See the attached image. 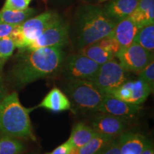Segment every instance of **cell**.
Instances as JSON below:
<instances>
[{
  "label": "cell",
  "instance_id": "obj_1",
  "mask_svg": "<svg viewBox=\"0 0 154 154\" xmlns=\"http://www.w3.org/2000/svg\"><path fill=\"white\" fill-rule=\"evenodd\" d=\"M9 73L11 82L22 88L42 79L56 76L63 61L61 47H44L34 50L19 49Z\"/></svg>",
  "mask_w": 154,
  "mask_h": 154
},
{
  "label": "cell",
  "instance_id": "obj_2",
  "mask_svg": "<svg viewBox=\"0 0 154 154\" xmlns=\"http://www.w3.org/2000/svg\"><path fill=\"white\" fill-rule=\"evenodd\" d=\"M74 23V42L79 50L109 36L116 24L103 8L91 5L77 9Z\"/></svg>",
  "mask_w": 154,
  "mask_h": 154
},
{
  "label": "cell",
  "instance_id": "obj_3",
  "mask_svg": "<svg viewBox=\"0 0 154 154\" xmlns=\"http://www.w3.org/2000/svg\"><path fill=\"white\" fill-rule=\"evenodd\" d=\"M30 109L23 106L13 92L0 101V134L36 140L29 118Z\"/></svg>",
  "mask_w": 154,
  "mask_h": 154
},
{
  "label": "cell",
  "instance_id": "obj_4",
  "mask_svg": "<svg viewBox=\"0 0 154 154\" xmlns=\"http://www.w3.org/2000/svg\"><path fill=\"white\" fill-rule=\"evenodd\" d=\"M70 101L83 111H97L105 94L88 80L69 79L64 88Z\"/></svg>",
  "mask_w": 154,
  "mask_h": 154
},
{
  "label": "cell",
  "instance_id": "obj_5",
  "mask_svg": "<svg viewBox=\"0 0 154 154\" xmlns=\"http://www.w3.org/2000/svg\"><path fill=\"white\" fill-rule=\"evenodd\" d=\"M59 18L60 16L55 11H47L15 26L10 37L16 48L26 49Z\"/></svg>",
  "mask_w": 154,
  "mask_h": 154
},
{
  "label": "cell",
  "instance_id": "obj_6",
  "mask_svg": "<svg viewBox=\"0 0 154 154\" xmlns=\"http://www.w3.org/2000/svg\"><path fill=\"white\" fill-rule=\"evenodd\" d=\"M127 81L126 71L115 59L100 65L91 82L99 87L104 94L121 86Z\"/></svg>",
  "mask_w": 154,
  "mask_h": 154
},
{
  "label": "cell",
  "instance_id": "obj_7",
  "mask_svg": "<svg viewBox=\"0 0 154 154\" xmlns=\"http://www.w3.org/2000/svg\"><path fill=\"white\" fill-rule=\"evenodd\" d=\"M115 57L118 59L119 63L126 72L138 74L153 59V53L133 42L128 47L119 50Z\"/></svg>",
  "mask_w": 154,
  "mask_h": 154
},
{
  "label": "cell",
  "instance_id": "obj_8",
  "mask_svg": "<svg viewBox=\"0 0 154 154\" xmlns=\"http://www.w3.org/2000/svg\"><path fill=\"white\" fill-rule=\"evenodd\" d=\"M100 65L86 56L77 54L69 56L63 60L61 69L68 79L91 81L97 72Z\"/></svg>",
  "mask_w": 154,
  "mask_h": 154
},
{
  "label": "cell",
  "instance_id": "obj_9",
  "mask_svg": "<svg viewBox=\"0 0 154 154\" xmlns=\"http://www.w3.org/2000/svg\"><path fill=\"white\" fill-rule=\"evenodd\" d=\"M69 41V26L59 18L44 31V32L26 49L34 50L44 47H61Z\"/></svg>",
  "mask_w": 154,
  "mask_h": 154
},
{
  "label": "cell",
  "instance_id": "obj_10",
  "mask_svg": "<svg viewBox=\"0 0 154 154\" xmlns=\"http://www.w3.org/2000/svg\"><path fill=\"white\" fill-rule=\"evenodd\" d=\"M151 92L149 86L138 78L134 81H126L119 87L107 91L105 95L113 96L132 104L140 105L146 101Z\"/></svg>",
  "mask_w": 154,
  "mask_h": 154
},
{
  "label": "cell",
  "instance_id": "obj_11",
  "mask_svg": "<svg viewBox=\"0 0 154 154\" xmlns=\"http://www.w3.org/2000/svg\"><path fill=\"white\" fill-rule=\"evenodd\" d=\"M140 110V105L132 104L113 96L105 95L97 111L124 119H129L134 118Z\"/></svg>",
  "mask_w": 154,
  "mask_h": 154
},
{
  "label": "cell",
  "instance_id": "obj_12",
  "mask_svg": "<svg viewBox=\"0 0 154 154\" xmlns=\"http://www.w3.org/2000/svg\"><path fill=\"white\" fill-rule=\"evenodd\" d=\"M126 119L101 113L94 116L91 120V128L99 134L116 137L126 128Z\"/></svg>",
  "mask_w": 154,
  "mask_h": 154
},
{
  "label": "cell",
  "instance_id": "obj_13",
  "mask_svg": "<svg viewBox=\"0 0 154 154\" xmlns=\"http://www.w3.org/2000/svg\"><path fill=\"white\" fill-rule=\"evenodd\" d=\"M138 29L137 26L128 17L117 22L109 35L118 42L122 49L128 47L134 42Z\"/></svg>",
  "mask_w": 154,
  "mask_h": 154
},
{
  "label": "cell",
  "instance_id": "obj_14",
  "mask_svg": "<svg viewBox=\"0 0 154 154\" xmlns=\"http://www.w3.org/2000/svg\"><path fill=\"white\" fill-rule=\"evenodd\" d=\"M118 140L121 154H140L150 143L143 134L134 132L122 133Z\"/></svg>",
  "mask_w": 154,
  "mask_h": 154
},
{
  "label": "cell",
  "instance_id": "obj_15",
  "mask_svg": "<svg viewBox=\"0 0 154 154\" xmlns=\"http://www.w3.org/2000/svg\"><path fill=\"white\" fill-rule=\"evenodd\" d=\"M37 107L52 112H61L72 109V103L67 96L59 88L54 87L44 98Z\"/></svg>",
  "mask_w": 154,
  "mask_h": 154
},
{
  "label": "cell",
  "instance_id": "obj_16",
  "mask_svg": "<svg viewBox=\"0 0 154 154\" xmlns=\"http://www.w3.org/2000/svg\"><path fill=\"white\" fill-rule=\"evenodd\" d=\"M138 2V0H111L103 9L109 18L117 23L129 17Z\"/></svg>",
  "mask_w": 154,
  "mask_h": 154
},
{
  "label": "cell",
  "instance_id": "obj_17",
  "mask_svg": "<svg viewBox=\"0 0 154 154\" xmlns=\"http://www.w3.org/2000/svg\"><path fill=\"white\" fill-rule=\"evenodd\" d=\"M128 17L138 29L154 24V0H138L136 9Z\"/></svg>",
  "mask_w": 154,
  "mask_h": 154
},
{
  "label": "cell",
  "instance_id": "obj_18",
  "mask_svg": "<svg viewBox=\"0 0 154 154\" xmlns=\"http://www.w3.org/2000/svg\"><path fill=\"white\" fill-rule=\"evenodd\" d=\"M36 10L34 8L25 9H3L0 11V22L12 25H19L30 19L36 14Z\"/></svg>",
  "mask_w": 154,
  "mask_h": 154
},
{
  "label": "cell",
  "instance_id": "obj_19",
  "mask_svg": "<svg viewBox=\"0 0 154 154\" xmlns=\"http://www.w3.org/2000/svg\"><path fill=\"white\" fill-rule=\"evenodd\" d=\"M98 134L91 126H88L84 123H77L73 128L70 137L68 140L73 147L81 148L91 140Z\"/></svg>",
  "mask_w": 154,
  "mask_h": 154
},
{
  "label": "cell",
  "instance_id": "obj_20",
  "mask_svg": "<svg viewBox=\"0 0 154 154\" xmlns=\"http://www.w3.org/2000/svg\"><path fill=\"white\" fill-rule=\"evenodd\" d=\"M79 53L89 58L99 65L103 64L115 58L113 54L103 49L96 43H93L82 48L79 50Z\"/></svg>",
  "mask_w": 154,
  "mask_h": 154
},
{
  "label": "cell",
  "instance_id": "obj_21",
  "mask_svg": "<svg viewBox=\"0 0 154 154\" xmlns=\"http://www.w3.org/2000/svg\"><path fill=\"white\" fill-rule=\"evenodd\" d=\"M134 42L139 44L149 52L154 50V24L146 25L138 29Z\"/></svg>",
  "mask_w": 154,
  "mask_h": 154
},
{
  "label": "cell",
  "instance_id": "obj_22",
  "mask_svg": "<svg viewBox=\"0 0 154 154\" xmlns=\"http://www.w3.org/2000/svg\"><path fill=\"white\" fill-rule=\"evenodd\" d=\"M115 138L116 137L98 134L87 143L79 148L80 154H96Z\"/></svg>",
  "mask_w": 154,
  "mask_h": 154
},
{
  "label": "cell",
  "instance_id": "obj_23",
  "mask_svg": "<svg viewBox=\"0 0 154 154\" xmlns=\"http://www.w3.org/2000/svg\"><path fill=\"white\" fill-rule=\"evenodd\" d=\"M24 146L17 138L0 134V154H21Z\"/></svg>",
  "mask_w": 154,
  "mask_h": 154
},
{
  "label": "cell",
  "instance_id": "obj_24",
  "mask_svg": "<svg viewBox=\"0 0 154 154\" xmlns=\"http://www.w3.org/2000/svg\"><path fill=\"white\" fill-rule=\"evenodd\" d=\"M16 49L10 36L0 39V71H3L6 62L13 54Z\"/></svg>",
  "mask_w": 154,
  "mask_h": 154
},
{
  "label": "cell",
  "instance_id": "obj_25",
  "mask_svg": "<svg viewBox=\"0 0 154 154\" xmlns=\"http://www.w3.org/2000/svg\"><path fill=\"white\" fill-rule=\"evenodd\" d=\"M95 43L103 48V49L106 50L109 52L113 54L114 56L116 55V54L121 49V47L119 44L118 42L111 35L106 36V37L101 38V39L99 40V41L95 42Z\"/></svg>",
  "mask_w": 154,
  "mask_h": 154
},
{
  "label": "cell",
  "instance_id": "obj_26",
  "mask_svg": "<svg viewBox=\"0 0 154 154\" xmlns=\"http://www.w3.org/2000/svg\"><path fill=\"white\" fill-rule=\"evenodd\" d=\"M139 78L143 80L149 87L151 88L152 92L154 88V60H152L146 65L145 68L140 72L139 74Z\"/></svg>",
  "mask_w": 154,
  "mask_h": 154
},
{
  "label": "cell",
  "instance_id": "obj_27",
  "mask_svg": "<svg viewBox=\"0 0 154 154\" xmlns=\"http://www.w3.org/2000/svg\"><path fill=\"white\" fill-rule=\"evenodd\" d=\"M32 0H6L3 9H25L28 8Z\"/></svg>",
  "mask_w": 154,
  "mask_h": 154
},
{
  "label": "cell",
  "instance_id": "obj_28",
  "mask_svg": "<svg viewBox=\"0 0 154 154\" xmlns=\"http://www.w3.org/2000/svg\"><path fill=\"white\" fill-rule=\"evenodd\" d=\"M96 154H121L118 139L115 138Z\"/></svg>",
  "mask_w": 154,
  "mask_h": 154
},
{
  "label": "cell",
  "instance_id": "obj_29",
  "mask_svg": "<svg viewBox=\"0 0 154 154\" xmlns=\"http://www.w3.org/2000/svg\"><path fill=\"white\" fill-rule=\"evenodd\" d=\"M15 26V25L0 22V39L10 36Z\"/></svg>",
  "mask_w": 154,
  "mask_h": 154
},
{
  "label": "cell",
  "instance_id": "obj_30",
  "mask_svg": "<svg viewBox=\"0 0 154 154\" xmlns=\"http://www.w3.org/2000/svg\"><path fill=\"white\" fill-rule=\"evenodd\" d=\"M73 148V146L72 143L67 140L66 142L61 144V145L59 146L57 148H56L54 150L50 153H46V154H69L70 150Z\"/></svg>",
  "mask_w": 154,
  "mask_h": 154
},
{
  "label": "cell",
  "instance_id": "obj_31",
  "mask_svg": "<svg viewBox=\"0 0 154 154\" xmlns=\"http://www.w3.org/2000/svg\"><path fill=\"white\" fill-rule=\"evenodd\" d=\"M5 87H4L3 80H2V71H0V101L5 97Z\"/></svg>",
  "mask_w": 154,
  "mask_h": 154
},
{
  "label": "cell",
  "instance_id": "obj_32",
  "mask_svg": "<svg viewBox=\"0 0 154 154\" xmlns=\"http://www.w3.org/2000/svg\"><path fill=\"white\" fill-rule=\"evenodd\" d=\"M140 154H154V150L151 143H150L149 145L146 146Z\"/></svg>",
  "mask_w": 154,
  "mask_h": 154
},
{
  "label": "cell",
  "instance_id": "obj_33",
  "mask_svg": "<svg viewBox=\"0 0 154 154\" xmlns=\"http://www.w3.org/2000/svg\"><path fill=\"white\" fill-rule=\"evenodd\" d=\"M69 154H80L79 148L73 147L72 149L70 150V151H69Z\"/></svg>",
  "mask_w": 154,
  "mask_h": 154
},
{
  "label": "cell",
  "instance_id": "obj_34",
  "mask_svg": "<svg viewBox=\"0 0 154 154\" xmlns=\"http://www.w3.org/2000/svg\"><path fill=\"white\" fill-rule=\"evenodd\" d=\"M108 1V0H98V2L99 3H103V2H105Z\"/></svg>",
  "mask_w": 154,
  "mask_h": 154
},
{
  "label": "cell",
  "instance_id": "obj_35",
  "mask_svg": "<svg viewBox=\"0 0 154 154\" xmlns=\"http://www.w3.org/2000/svg\"><path fill=\"white\" fill-rule=\"evenodd\" d=\"M89 1H91V0H89Z\"/></svg>",
  "mask_w": 154,
  "mask_h": 154
}]
</instances>
